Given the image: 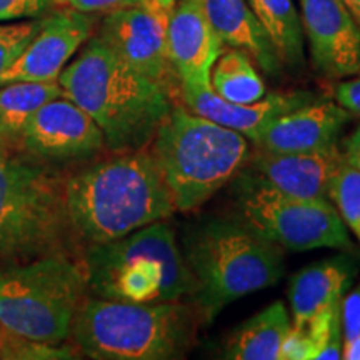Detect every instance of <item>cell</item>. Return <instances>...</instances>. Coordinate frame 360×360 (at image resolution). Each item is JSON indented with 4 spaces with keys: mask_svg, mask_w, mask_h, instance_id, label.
Returning a JSON list of instances; mask_svg holds the SVG:
<instances>
[{
    "mask_svg": "<svg viewBox=\"0 0 360 360\" xmlns=\"http://www.w3.org/2000/svg\"><path fill=\"white\" fill-rule=\"evenodd\" d=\"M82 264L89 290L101 299L135 304L188 300L195 282L175 233L164 220L129 236L87 245Z\"/></svg>",
    "mask_w": 360,
    "mask_h": 360,
    "instance_id": "obj_6",
    "label": "cell"
},
{
    "mask_svg": "<svg viewBox=\"0 0 360 360\" xmlns=\"http://www.w3.org/2000/svg\"><path fill=\"white\" fill-rule=\"evenodd\" d=\"M135 2H139V0H51L52 6L69 7L85 13L110 12L115 11V8L132 6Z\"/></svg>",
    "mask_w": 360,
    "mask_h": 360,
    "instance_id": "obj_30",
    "label": "cell"
},
{
    "mask_svg": "<svg viewBox=\"0 0 360 360\" xmlns=\"http://www.w3.org/2000/svg\"><path fill=\"white\" fill-rule=\"evenodd\" d=\"M79 350L65 345L39 344L17 337L0 323V359H75Z\"/></svg>",
    "mask_w": 360,
    "mask_h": 360,
    "instance_id": "obj_25",
    "label": "cell"
},
{
    "mask_svg": "<svg viewBox=\"0 0 360 360\" xmlns=\"http://www.w3.org/2000/svg\"><path fill=\"white\" fill-rule=\"evenodd\" d=\"M238 209L242 219L283 250H354L350 231L327 197L287 195L252 179L238 192Z\"/></svg>",
    "mask_w": 360,
    "mask_h": 360,
    "instance_id": "obj_9",
    "label": "cell"
},
{
    "mask_svg": "<svg viewBox=\"0 0 360 360\" xmlns=\"http://www.w3.org/2000/svg\"><path fill=\"white\" fill-rule=\"evenodd\" d=\"M309 360L314 359L312 344H310L305 330L290 328L282 344L281 360Z\"/></svg>",
    "mask_w": 360,
    "mask_h": 360,
    "instance_id": "obj_29",
    "label": "cell"
},
{
    "mask_svg": "<svg viewBox=\"0 0 360 360\" xmlns=\"http://www.w3.org/2000/svg\"><path fill=\"white\" fill-rule=\"evenodd\" d=\"M347 11L350 12V15L354 17V20L357 22L360 27V0H342Z\"/></svg>",
    "mask_w": 360,
    "mask_h": 360,
    "instance_id": "obj_34",
    "label": "cell"
},
{
    "mask_svg": "<svg viewBox=\"0 0 360 360\" xmlns=\"http://www.w3.org/2000/svg\"><path fill=\"white\" fill-rule=\"evenodd\" d=\"M327 197L360 244V170L342 160L330 180Z\"/></svg>",
    "mask_w": 360,
    "mask_h": 360,
    "instance_id": "obj_24",
    "label": "cell"
},
{
    "mask_svg": "<svg viewBox=\"0 0 360 360\" xmlns=\"http://www.w3.org/2000/svg\"><path fill=\"white\" fill-rule=\"evenodd\" d=\"M65 177L20 152H0V260L72 254L79 238L67 217Z\"/></svg>",
    "mask_w": 360,
    "mask_h": 360,
    "instance_id": "obj_7",
    "label": "cell"
},
{
    "mask_svg": "<svg viewBox=\"0 0 360 360\" xmlns=\"http://www.w3.org/2000/svg\"><path fill=\"white\" fill-rule=\"evenodd\" d=\"M64 197L72 231L85 245L117 240L175 212L147 148L117 152L69 175Z\"/></svg>",
    "mask_w": 360,
    "mask_h": 360,
    "instance_id": "obj_1",
    "label": "cell"
},
{
    "mask_svg": "<svg viewBox=\"0 0 360 360\" xmlns=\"http://www.w3.org/2000/svg\"><path fill=\"white\" fill-rule=\"evenodd\" d=\"M195 290L191 304L212 322L240 297L272 287L283 274L282 249L244 219H207L184 237Z\"/></svg>",
    "mask_w": 360,
    "mask_h": 360,
    "instance_id": "obj_3",
    "label": "cell"
},
{
    "mask_svg": "<svg viewBox=\"0 0 360 360\" xmlns=\"http://www.w3.org/2000/svg\"><path fill=\"white\" fill-rule=\"evenodd\" d=\"M0 152H4V150H2V148H0Z\"/></svg>",
    "mask_w": 360,
    "mask_h": 360,
    "instance_id": "obj_36",
    "label": "cell"
},
{
    "mask_svg": "<svg viewBox=\"0 0 360 360\" xmlns=\"http://www.w3.org/2000/svg\"><path fill=\"white\" fill-rule=\"evenodd\" d=\"M352 277L354 269L345 259L310 264L297 272L289 285L292 328L304 330L315 315L342 300Z\"/></svg>",
    "mask_w": 360,
    "mask_h": 360,
    "instance_id": "obj_19",
    "label": "cell"
},
{
    "mask_svg": "<svg viewBox=\"0 0 360 360\" xmlns=\"http://www.w3.org/2000/svg\"><path fill=\"white\" fill-rule=\"evenodd\" d=\"M58 84L96 120L115 154L147 148L172 109L169 89L125 64L96 35L65 65Z\"/></svg>",
    "mask_w": 360,
    "mask_h": 360,
    "instance_id": "obj_2",
    "label": "cell"
},
{
    "mask_svg": "<svg viewBox=\"0 0 360 360\" xmlns=\"http://www.w3.org/2000/svg\"><path fill=\"white\" fill-rule=\"evenodd\" d=\"M184 103L195 114L242 134L254 142L274 119L319 98L307 90L274 92L252 103L224 101L212 87H180Z\"/></svg>",
    "mask_w": 360,
    "mask_h": 360,
    "instance_id": "obj_16",
    "label": "cell"
},
{
    "mask_svg": "<svg viewBox=\"0 0 360 360\" xmlns=\"http://www.w3.org/2000/svg\"><path fill=\"white\" fill-rule=\"evenodd\" d=\"M96 19L92 13L58 7L40 17V27L29 45L0 77V85L11 82H52L70 58L92 37Z\"/></svg>",
    "mask_w": 360,
    "mask_h": 360,
    "instance_id": "obj_12",
    "label": "cell"
},
{
    "mask_svg": "<svg viewBox=\"0 0 360 360\" xmlns=\"http://www.w3.org/2000/svg\"><path fill=\"white\" fill-rule=\"evenodd\" d=\"M174 6L139 0L107 12L96 37L146 77L169 89L175 72L167 52V29Z\"/></svg>",
    "mask_w": 360,
    "mask_h": 360,
    "instance_id": "obj_10",
    "label": "cell"
},
{
    "mask_svg": "<svg viewBox=\"0 0 360 360\" xmlns=\"http://www.w3.org/2000/svg\"><path fill=\"white\" fill-rule=\"evenodd\" d=\"M202 321L193 304H135L85 299L70 339L80 355L97 360L184 359Z\"/></svg>",
    "mask_w": 360,
    "mask_h": 360,
    "instance_id": "obj_4",
    "label": "cell"
},
{
    "mask_svg": "<svg viewBox=\"0 0 360 360\" xmlns=\"http://www.w3.org/2000/svg\"><path fill=\"white\" fill-rule=\"evenodd\" d=\"M157 2H160V4H165V6H174V4H175V0H157Z\"/></svg>",
    "mask_w": 360,
    "mask_h": 360,
    "instance_id": "obj_35",
    "label": "cell"
},
{
    "mask_svg": "<svg viewBox=\"0 0 360 360\" xmlns=\"http://www.w3.org/2000/svg\"><path fill=\"white\" fill-rule=\"evenodd\" d=\"M270 42L276 49L282 65L302 67L304 56V29L294 0H247Z\"/></svg>",
    "mask_w": 360,
    "mask_h": 360,
    "instance_id": "obj_22",
    "label": "cell"
},
{
    "mask_svg": "<svg viewBox=\"0 0 360 360\" xmlns=\"http://www.w3.org/2000/svg\"><path fill=\"white\" fill-rule=\"evenodd\" d=\"M51 6V0H0V22L37 19Z\"/></svg>",
    "mask_w": 360,
    "mask_h": 360,
    "instance_id": "obj_27",
    "label": "cell"
},
{
    "mask_svg": "<svg viewBox=\"0 0 360 360\" xmlns=\"http://www.w3.org/2000/svg\"><path fill=\"white\" fill-rule=\"evenodd\" d=\"M292 328L282 302H274L242 323L227 342L224 357L232 360H281L282 344Z\"/></svg>",
    "mask_w": 360,
    "mask_h": 360,
    "instance_id": "obj_20",
    "label": "cell"
},
{
    "mask_svg": "<svg viewBox=\"0 0 360 360\" xmlns=\"http://www.w3.org/2000/svg\"><path fill=\"white\" fill-rule=\"evenodd\" d=\"M40 17L17 22H0V77L37 34Z\"/></svg>",
    "mask_w": 360,
    "mask_h": 360,
    "instance_id": "obj_26",
    "label": "cell"
},
{
    "mask_svg": "<svg viewBox=\"0 0 360 360\" xmlns=\"http://www.w3.org/2000/svg\"><path fill=\"white\" fill-rule=\"evenodd\" d=\"M150 143V154L180 212L205 204L250 157L249 139L182 105H172Z\"/></svg>",
    "mask_w": 360,
    "mask_h": 360,
    "instance_id": "obj_5",
    "label": "cell"
},
{
    "mask_svg": "<svg viewBox=\"0 0 360 360\" xmlns=\"http://www.w3.org/2000/svg\"><path fill=\"white\" fill-rule=\"evenodd\" d=\"M224 44L207 17L204 0H175L167 29L170 65L180 87H210Z\"/></svg>",
    "mask_w": 360,
    "mask_h": 360,
    "instance_id": "obj_14",
    "label": "cell"
},
{
    "mask_svg": "<svg viewBox=\"0 0 360 360\" xmlns=\"http://www.w3.org/2000/svg\"><path fill=\"white\" fill-rule=\"evenodd\" d=\"M210 87L224 101L233 103H252L265 96V84L254 60L244 51L232 47L215 60Z\"/></svg>",
    "mask_w": 360,
    "mask_h": 360,
    "instance_id": "obj_23",
    "label": "cell"
},
{
    "mask_svg": "<svg viewBox=\"0 0 360 360\" xmlns=\"http://www.w3.org/2000/svg\"><path fill=\"white\" fill-rule=\"evenodd\" d=\"M335 98L350 115L360 117V75L342 80L335 89Z\"/></svg>",
    "mask_w": 360,
    "mask_h": 360,
    "instance_id": "obj_31",
    "label": "cell"
},
{
    "mask_svg": "<svg viewBox=\"0 0 360 360\" xmlns=\"http://www.w3.org/2000/svg\"><path fill=\"white\" fill-rule=\"evenodd\" d=\"M350 117L352 115L339 103L315 98L274 119L254 143L259 150L276 154L322 150L339 142Z\"/></svg>",
    "mask_w": 360,
    "mask_h": 360,
    "instance_id": "obj_15",
    "label": "cell"
},
{
    "mask_svg": "<svg viewBox=\"0 0 360 360\" xmlns=\"http://www.w3.org/2000/svg\"><path fill=\"white\" fill-rule=\"evenodd\" d=\"M204 7L220 42L244 51L265 74H281L283 65L247 0H204Z\"/></svg>",
    "mask_w": 360,
    "mask_h": 360,
    "instance_id": "obj_18",
    "label": "cell"
},
{
    "mask_svg": "<svg viewBox=\"0 0 360 360\" xmlns=\"http://www.w3.org/2000/svg\"><path fill=\"white\" fill-rule=\"evenodd\" d=\"M105 137L87 112L65 96L44 103L22 130L17 152L42 164L89 160L101 154Z\"/></svg>",
    "mask_w": 360,
    "mask_h": 360,
    "instance_id": "obj_11",
    "label": "cell"
},
{
    "mask_svg": "<svg viewBox=\"0 0 360 360\" xmlns=\"http://www.w3.org/2000/svg\"><path fill=\"white\" fill-rule=\"evenodd\" d=\"M64 96L58 80L0 85V148L17 152L22 130L44 103Z\"/></svg>",
    "mask_w": 360,
    "mask_h": 360,
    "instance_id": "obj_21",
    "label": "cell"
},
{
    "mask_svg": "<svg viewBox=\"0 0 360 360\" xmlns=\"http://www.w3.org/2000/svg\"><path fill=\"white\" fill-rule=\"evenodd\" d=\"M344 154L339 143L314 152H276L259 150L252 157L250 167L257 180L287 195L319 199L327 197L328 186L339 169ZM328 199V197H327Z\"/></svg>",
    "mask_w": 360,
    "mask_h": 360,
    "instance_id": "obj_17",
    "label": "cell"
},
{
    "mask_svg": "<svg viewBox=\"0 0 360 360\" xmlns=\"http://www.w3.org/2000/svg\"><path fill=\"white\" fill-rule=\"evenodd\" d=\"M300 20L315 69L335 80L360 75V27L342 0H300Z\"/></svg>",
    "mask_w": 360,
    "mask_h": 360,
    "instance_id": "obj_13",
    "label": "cell"
},
{
    "mask_svg": "<svg viewBox=\"0 0 360 360\" xmlns=\"http://www.w3.org/2000/svg\"><path fill=\"white\" fill-rule=\"evenodd\" d=\"M342 339L344 344L360 339V285L340 300Z\"/></svg>",
    "mask_w": 360,
    "mask_h": 360,
    "instance_id": "obj_28",
    "label": "cell"
},
{
    "mask_svg": "<svg viewBox=\"0 0 360 360\" xmlns=\"http://www.w3.org/2000/svg\"><path fill=\"white\" fill-rule=\"evenodd\" d=\"M89 285L84 264L67 252L0 269V323L22 339L62 345Z\"/></svg>",
    "mask_w": 360,
    "mask_h": 360,
    "instance_id": "obj_8",
    "label": "cell"
},
{
    "mask_svg": "<svg viewBox=\"0 0 360 360\" xmlns=\"http://www.w3.org/2000/svg\"><path fill=\"white\" fill-rule=\"evenodd\" d=\"M342 359L345 360H360V339L342 344Z\"/></svg>",
    "mask_w": 360,
    "mask_h": 360,
    "instance_id": "obj_33",
    "label": "cell"
},
{
    "mask_svg": "<svg viewBox=\"0 0 360 360\" xmlns=\"http://www.w3.org/2000/svg\"><path fill=\"white\" fill-rule=\"evenodd\" d=\"M342 154H344V159L350 165H354L355 169L360 170V127H357V130L347 139L345 150Z\"/></svg>",
    "mask_w": 360,
    "mask_h": 360,
    "instance_id": "obj_32",
    "label": "cell"
}]
</instances>
